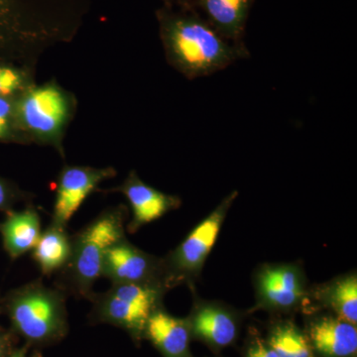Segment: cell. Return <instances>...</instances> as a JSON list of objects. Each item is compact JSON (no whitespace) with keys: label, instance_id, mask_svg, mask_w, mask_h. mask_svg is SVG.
<instances>
[{"label":"cell","instance_id":"18","mask_svg":"<svg viewBox=\"0 0 357 357\" xmlns=\"http://www.w3.org/2000/svg\"><path fill=\"white\" fill-rule=\"evenodd\" d=\"M323 304L330 307L337 318L356 326L357 278L356 274L347 275L331 282L319 292Z\"/></svg>","mask_w":357,"mask_h":357},{"label":"cell","instance_id":"15","mask_svg":"<svg viewBox=\"0 0 357 357\" xmlns=\"http://www.w3.org/2000/svg\"><path fill=\"white\" fill-rule=\"evenodd\" d=\"M144 333L166 357L189 356V325L159 307L148 319Z\"/></svg>","mask_w":357,"mask_h":357},{"label":"cell","instance_id":"24","mask_svg":"<svg viewBox=\"0 0 357 357\" xmlns=\"http://www.w3.org/2000/svg\"><path fill=\"white\" fill-rule=\"evenodd\" d=\"M10 357H25V351L24 349H21V351L14 352Z\"/></svg>","mask_w":357,"mask_h":357},{"label":"cell","instance_id":"19","mask_svg":"<svg viewBox=\"0 0 357 357\" xmlns=\"http://www.w3.org/2000/svg\"><path fill=\"white\" fill-rule=\"evenodd\" d=\"M268 344L279 357H312L306 337L292 324L275 326Z\"/></svg>","mask_w":357,"mask_h":357},{"label":"cell","instance_id":"11","mask_svg":"<svg viewBox=\"0 0 357 357\" xmlns=\"http://www.w3.org/2000/svg\"><path fill=\"white\" fill-rule=\"evenodd\" d=\"M116 191L122 192L130 204L132 220L128 225V230L131 234L181 206L178 197L145 184L134 171L129 173Z\"/></svg>","mask_w":357,"mask_h":357},{"label":"cell","instance_id":"14","mask_svg":"<svg viewBox=\"0 0 357 357\" xmlns=\"http://www.w3.org/2000/svg\"><path fill=\"white\" fill-rule=\"evenodd\" d=\"M204 20L234 43H243L253 0H196Z\"/></svg>","mask_w":357,"mask_h":357},{"label":"cell","instance_id":"8","mask_svg":"<svg viewBox=\"0 0 357 357\" xmlns=\"http://www.w3.org/2000/svg\"><path fill=\"white\" fill-rule=\"evenodd\" d=\"M102 277L112 284H151L166 287L163 259L136 248L123 237L107 250Z\"/></svg>","mask_w":357,"mask_h":357},{"label":"cell","instance_id":"12","mask_svg":"<svg viewBox=\"0 0 357 357\" xmlns=\"http://www.w3.org/2000/svg\"><path fill=\"white\" fill-rule=\"evenodd\" d=\"M187 321L190 332L213 347H225L236 340L237 323L234 312L217 303H199Z\"/></svg>","mask_w":357,"mask_h":357},{"label":"cell","instance_id":"27","mask_svg":"<svg viewBox=\"0 0 357 357\" xmlns=\"http://www.w3.org/2000/svg\"><path fill=\"white\" fill-rule=\"evenodd\" d=\"M34 357H41V356H34Z\"/></svg>","mask_w":357,"mask_h":357},{"label":"cell","instance_id":"22","mask_svg":"<svg viewBox=\"0 0 357 357\" xmlns=\"http://www.w3.org/2000/svg\"><path fill=\"white\" fill-rule=\"evenodd\" d=\"M18 198V192L15 191L6 181L0 178V210L7 208Z\"/></svg>","mask_w":357,"mask_h":357},{"label":"cell","instance_id":"17","mask_svg":"<svg viewBox=\"0 0 357 357\" xmlns=\"http://www.w3.org/2000/svg\"><path fill=\"white\" fill-rule=\"evenodd\" d=\"M32 258L45 276L57 274L69 262L72 253V236L67 227L50 225L42 230L36 245L32 249Z\"/></svg>","mask_w":357,"mask_h":357},{"label":"cell","instance_id":"9","mask_svg":"<svg viewBox=\"0 0 357 357\" xmlns=\"http://www.w3.org/2000/svg\"><path fill=\"white\" fill-rule=\"evenodd\" d=\"M112 167L66 166L59 174L51 223L67 227L84 202L105 180L114 177Z\"/></svg>","mask_w":357,"mask_h":357},{"label":"cell","instance_id":"20","mask_svg":"<svg viewBox=\"0 0 357 357\" xmlns=\"http://www.w3.org/2000/svg\"><path fill=\"white\" fill-rule=\"evenodd\" d=\"M29 86L24 70L10 63L0 62V96H17Z\"/></svg>","mask_w":357,"mask_h":357},{"label":"cell","instance_id":"5","mask_svg":"<svg viewBox=\"0 0 357 357\" xmlns=\"http://www.w3.org/2000/svg\"><path fill=\"white\" fill-rule=\"evenodd\" d=\"M73 110L72 96L54 83L29 86L16 98L20 133L58 148Z\"/></svg>","mask_w":357,"mask_h":357},{"label":"cell","instance_id":"3","mask_svg":"<svg viewBox=\"0 0 357 357\" xmlns=\"http://www.w3.org/2000/svg\"><path fill=\"white\" fill-rule=\"evenodd\" d=\"M126 206H112L72 236L70 260L57 273L56 287L89 301L95 293L93 285L102 277L107 250L126 237Z\"/></svg>","mask_w":357,"mask_h":357},{"label":"cell","instance_id":"4","mask_svg":"<svg viewBox=\"0 0 357 357\" xmlns=\"http://www.w3.org/2000/svg\"><path fill=\"white\" fill-rule=\"evenodd\" d=\"M67 296L40 279L17 289L7 303L13 326L26 340L36 344L60 337L67 326Z\"/></svg>","mask_w":357,"mask_h":357},{"label":"cell","instance_id":"16","mask_svg":"<svg viewBox=\"0 0 357 357\" xmlns=\"http://www.w3.org/2000/svg\"><path fill=\"white\" fill-rule=\"evenodd\" d=\"M4 248L9 256L20 257L31 251L41 236V218L36 208L13 211L0 225Z\"/></svg>","mask_w":357,"mask_h":357},{"label":"cell","instance_id":"6","mask_svg":"<svg viewBox=\"0 0 357 357\" xmlns=\"http://www.w3.org/2000/svg\"><path fill=\"white\" fill-rule=\"evenodd\" d=\"M167 291L151 284H112L107 292L93 293L89 301L96 319L138 335L144 333L150 316L161 307Z\"/></svg>","mask_w":357,"mask_h":357},{"label":"cell","instance_id":"26","mask_svg":"<svg viewBox=\"0 0 357 357\" xmlns=\"http://www.w3.org/2000/svg\"><path fill=\"white\" fill-rule=\"evenodd\" d=\"M2 352H3V344H2L1 340H0V357L2 356Z\"/></svg>","mask_w":357,"mask_h":357},{"label":"cell","instance_id":"2","mask_svg":"<svg viewBox=\"0 0 357 357\" xmlns=\"http://www.w3.org/2000/svg\"><path fill=\"white\" fill-rule=\"evenodd\" d=\"M89 3L91 0H0V60L70 39Z\"/></svg>","mask_w":357,"mask_h":357},{"label":"cell","instance_id":"13","mask_svg":"<svg viewBox=\"0 0 357 357\" xmlns=\"http://www.w3.org/2000/svg\"><path fill=\"white\" fill-rule=\"evenodd\" d=\"M310 340L326 357H351L357 351L356 326L337 317H321L310 326Z\"/></svg>","mask_w":357,"mask_h":357},{"label":"cell","instance_id":"10","mask_svg":"<svg viewBox=\"0 0 357 357\" xmlns=\"http://www.w3.org/2000/svg\"><path fill=\"white\" fill-rule=\"evenodd\" d=\"M306 295L304 274L295 265H268L256 276L257 306L286 311L299 306Z\"/></svg>","mask_w":357,"mask_h":357},{"label":"cell","instance_id":"1","mask_svg":"<svg viewBox=\"0 0 357 357\" xmlns=\"http://www.w3.org/2000/svg\"><path fill=\"white\" fill-rule=\"evenodd\" d=\"M157 20L169 63L188 79L211 76L250 56L243 42L223 38L189 3L180 10L163 7Z\"/></svg>","mask_w":357,"mask_h":357},{"label":"cell","instance_id":"23","mask_svg":"<svg viewBox=\"0 0 357 357\" xmlns=\"http://www.w3.org/2000/svg\"><path fill=\"white\" fill-rule=\"evenodd\" d=\"M246 357H279L274 349L263 340H256L249 347Z\"/></svg>","mask_w":357,"mask_h":357},{"label":"cell","instance_id":"25","mask_svg":"<svg viewBox=\"0 0 357 357\" xmlns=\"http://www.w3.org/2000/svg\"><path fill=\"white\" fill-rule=\"evenodd\" d=\"M168 2H180L182 6H185V4H188L187 0H166Z\"/></svg>","mask_w":357,"mask_h":357},{"label":"cell","instance_id":"7","mask_svg":"<svg viewBox=\"0 0 357 357\" xmlns=\"http://www.w3.org/2000/svg\"><path fill=\"white\" fill-rule=\"evenodd\" d=\"M238 192H230L203 222L190 232L180 245L163 258L166 287L197 278L217 241L222 223Z\"/></svg>","mask_w":357,"mask_h":357},{"label":"cell","instance_id":"21","mask_svg":"<svg viewBox=\"0 0 357 357\" xmlns=\"http://www.w3.org/2000/svg\"><path fill=\"white\" fill-rule=\"evenodd\" d=\"M16 98L0 96V141L15 140L20 136L16 119Z\"/></svg>","mask_w":357,"mask_h":357}]
</instances>
